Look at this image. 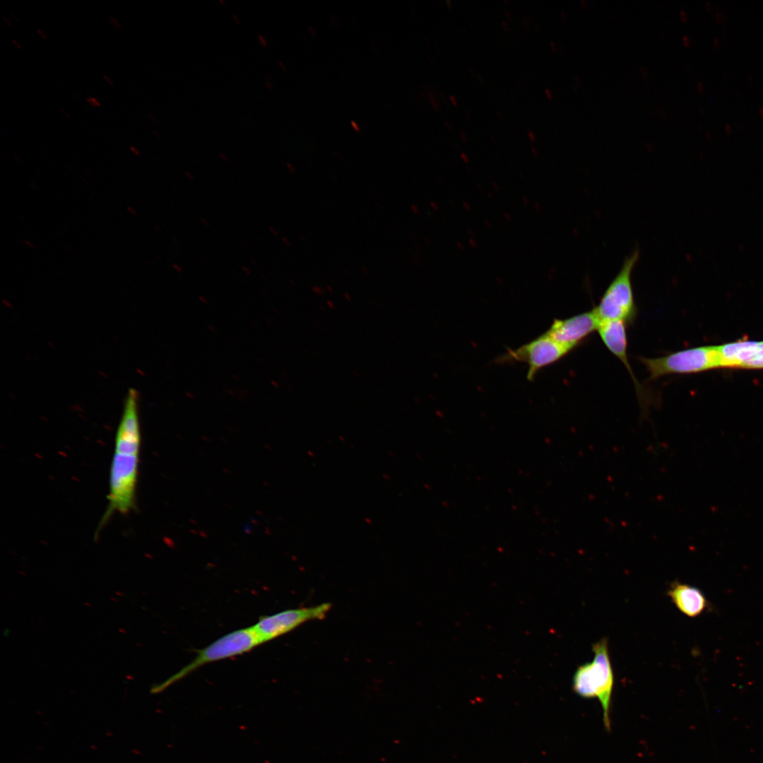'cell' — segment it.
I'll return each mask as SVG.
<instances>
[{"instance_id":"obj_1","label":"cell","mask_w":763,"mask_h":763,"mask_svg":"<svg viewBox=\"0 0 763 763\" xmlns=\"http://www.w3.org/2000/svg\"><path fill=\"white\" fill-rule=\"evenodd\" d=\"M140 446L138 394L136 390L130 389L115 434L110 468L108 505L102 523L107 522L113 514H126L135 507Z\"/></svg>"},{"instance_id":"obj_2","label":"cell","mask_w":763,"mask_h":763,"mask_svg":"<svg viewBox=\"0 0 763 763\" xmlns=\"http://www.w3.org/2000/svg\"><path fill=\"white\" fill-rule=\"evenodd\" d=\"M594 658L579 666L572 680L575 693L583 698H597L603 709L605 728L610 730V708L614 686V673L610 659L608 639L603 638L592 645Z\"/></svg>"},{"instance_id":"obj_3","label":"cell","mask_w":763,"mask_h":763,"mask_svg":"<svg viewBox=\"0 0 763 763\" xmlns=\"http://www.w3.org/2000/svg\"><path fill=\"white\" fill-rule=\"evenodd\" d=\"M261 644L252 626L231 632L199 650L190 663L164 682L153 685L150 692L160 693L203 666L243 654Z\"/></svg>"},{"instance_id":"obj_4","label":"cell","mask_w":763,"mask_h":763,"mask_svg":"<svg viewBox=\"0 0 763 763\" xmlns=\"http://www.w3.org/2000/svg\"><path fill=\"white\" fill-rule=\"evenodd\" d=\"M639 258V251L634 249L624 260L622 266L610 282L598 304L593 309L600 321L621 320L632 324L636 318L632 274Z\"/></svg>"},{"instance_id":"obj_5","label":"cell","mask_w":763,"mask_h":763,"mask_svg":"<svg viewBox=\"0 0 763 763\" xmlns=\"http://www.w3.org/2000/svg\"><path fill=\"white\" fill-rule=\"evenodd\" d=\"M651 379L670 374L698 373L719 367L717 345L699 346L658 357H639Z\"/></svg>"},{"instance_id":"obj_6","label":"cell","mask_w":763,"mask_h":763,"mask_svg":"<svg viewBox=\"0 0 763 763\" xmlns=\"http://www.w3.org/2000/svg\"><path fill=\"white\" fill-rule=\"evenodd\" d=\"M570 351L544 333L528 343L514 350H508L497 358L495 362L527 363L528 369L526 378L532 382L540 369L560 360Z\"/></svg>"},{"instance_id":"obj_7","label":"cell","mask_w":763,"mask_h":763,"mask_svg":"<svg viewBox=\"0 0 763 763\" xmlns=\"http://www.w3.org/2000/svg\"><path fill=\"white\" fill-rule=\"evenodd\" d=\"M331 608V603H324L283 610L259 617L252 627L263 644L291 632L307 621L323 619Z\"/></svg>"},{"instance_id":"obj_8","label":"cell","mask_w":763,"mask_h":763,"mask_svg":"<svg viewBox=\"0 0 763 763\" xmlns=\"http://www.w3.org/2000/svg\"><path fill=\"white\" fill-rule=\"evenodd\" d=\"M600 320L593 308L564 319H555L545 332L551 338L573 350L598 330Z\"/></svg>"},{"instance_id":"obj_9","label":"cell","mask_w":763,"mask_h":763,"mask_svg":"<svg viewBox=\"0 0 763 763\" xmlns=\"http://www.w3.org/2000/svg\"><path fill=\"white\" fill-rule=\"evenodd\" d=\"M627 324L621 320H610L600 321L598 332L599 336L608 350L617 357L625 366L632 378L636 391L640 401H644V406L646 405L645 400V390L637 381L632 367L629 363L627 349Z\"/></svg>"},{"instance_id":"obj_10","label":"cell","mask_w":763,"mask_h":763,"mask_svg":"<svg viewBox=\"0 0 763 763\" xmlns=\"http://www.w3.org/2000/svg\"><path fill=\"white\" fill-rule=\"evenodd\" d=\"M675 606L685 615L695 617L706 611L709 603L702 591L691 585L675 581L667 591Z\"/></svg>"},{"instance_id":"obj_11","label":"cell","mask_w":763,"mask_h":763,"mask_svg":"<svg viewBox=\"0 0 763 763\" xmlns=\"http://www.w3.org/2000/svg\"><path fill=\"white\" fill-rule=\"evenodd\" d=\"M759 341L739 340L717 345L719 367L745 368L759 348Z\"/></svg>"},{"instance_id":"obj_12","label":"cell","mask_w":763,"mask_h":763,"mask_svg":"<svg viewBox=\"0 0 763 763\" xmlns=\"http://www.w3.org/2000/svg\"><path fill=\"white\" fill-rule=\"evenodd\" d=\"M745 368H763V341H759L757 351L751 360L747 364Z\"/></svg>"},{"instance_id":"obj_13","label":"cell","mask_w":763,"mask_h":763,"mask_svg":"<svg viewBox=\"0 0 763 763\" xmlns=\"http://www.w3.org/2000/svg\"><path fill=\"white\" fill-rule=\"evenodd\" d=\"M87 102L93 107H97L100 106V102L96 98L93 97H88L87 98Z\"/></svg>"},{"instance_id":"obj_14","label":"cell","mask_w":763,"mask_h":763,"mask_svg":"<svg viewBox=\"0 0 763 763\" xmlns=\"http://www.w3.org/2000/svg\"><path fill=\"white\" fill-rule=\"evenodd\" d=\"M37 32H38L39 35H40V36H41V37H42V38H44V39H47V37H46V36H45V35H43L44 33H43V32H42V31H41L40 30H39V29H38V30H37Z\"/></svg>"}]
</instances>
